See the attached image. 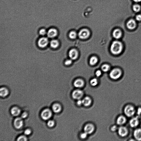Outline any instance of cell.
Wrapping results in <instances>:
<instances>
[{
  "label": "cell",
  "mask_w": 141,
  "mask_h": 141,
  "mask_svg": "<svg viewBox=\"0 0 141 141\" xmlns=\"http://www.w3.org/2000/svg\"><path fill=\"white\" fill-rule=\"evenodd\" d=\"M124 48V45L121 41L115 40L111 45L110 51L113 55H118L122 53Z\"/></svg>",
  "instance_id": "6da1fadb"
},
{
  "label": "cell",
  "mask_w": 141,
  "mask_h": 141,
  "mask_svg": "<svg viewBox=\"0 0 141 141\" xmlns=\"http://www.w3.org/2000/svg\"><path fill=\"white\" fill-rule=\"evenodd\" d=\"M123 74L122 70L119 68H116L113 69L111 71L109 76L113 80H116L122 77Z\"/></svg>",
  "instance_id": "7a4b0ae2"
},
{
  "label": "cell",
  "mask_w": 141,
  "mask_h": 141,
  "mask_svg": "<svg viewBox=\"0 0 141 141\" xmlns=\"http://www.w3.org/2000/svg\"><path fill=\"white\" fill-rule=\"evenodd\" d=\"M124 112L125 115L128 117H132L134 115L135 112V108L133 106L128 105L125 107Z\"/></svg>",
  "instance_id": "3957f363"
},
{
  "label": "cell",
  "mask_w": 141,
  "mask_h": 141,
  "mask_svg": "<svg viewBox=\"0 0 141 141\" xmlns=\"http://www.w3.org/2000/svg\"><path fill=\"white\" fill-rule=\"evenodd\" d=\"M49 43V40L47 37H42L40 38L37 42L38 46L42 48L46 47Z\"/></svg>",
  "instance_id": "277c9868"
},
{
  "label": "cell",
  "mask_w": 141,
  "mask_h": 141,
  "mask_svg": "<svg viewBox=\"0 0 141 141\" xmlns=\"http://www.w3.org/2000/svg\"><path fill=\"white\" fill-rule=\"evenodd\" d=\"M52 113L51 110L48 109H46L43 110L41 114L42 119L45 120H48L52 116Z\"/></svg>",
  "instance_id": "5b68a950"
},
{
  "label": "cell",
  "mask_w": 141,
  "mask_h": 141,
  "mask_svg": "<svg viewBox=\"0 0 141 141\" xmlns=\"http://www.w3.org/2000/svg\"><path fill=\"white\" fill-rule=\"evenodd\" d=\"M127 28L130 31H133L137 28V24L135 20L131 19L128 21L126 24Z\"/></svg>",
  "instance_id": "8992f818"
},
{
  "label": "cell",
  "mask_w": 141,
  "mask_h": 141,
  "mask_svg": "<svg viewBox=\"0 0 141 141\" xmlns=\"http://www.w3.org/2000/svg\"><path fill=\"white\" fill-rule=\"evenodd\" d=\"M123 32L121 29L119 28L114 30L112 33V36L116 39H121L123 36Z\"/></svg>",
  "instance_id": "52a82bcc"
},
{
  "label": "cell",
  "mask_w": 141,
  "mask_h": 141,
  "mask_svg": "<svg viewBox=\"0 0 141 141\" xmlns=\"http://www.w3.org/2000/svg\"><path fill=\"white\" fill-rule=\"evenodd\" d=\"M90 35V33L89 30L84 29L81 30L79 32L78 36L80 39H84L89 37Z\"/></svg>",
  "instance_id": "ba28073f"
},
{
  "label": "cell",
  "mask_w": 141,
  "mask_h": 141,
  "mask_svg": "<svg viewBox=\"0 0 141 141\" xmlns=\"http://www.w3.org/2000/svg\"><path fill=\"white\" fill-rule=\"evenodd\" d=\"M83 95L82 91L79 90H76L74 91L72 93V96L75 100H80L81 99Z\"/></svg>",
  "instance_id": "9c48e42d"
},
{
  "label": "cell",
  "mask_w": 141,
  "mask_h": 141,
  "mask_svg": "<svg viewBox=\"0 0 141 141\" xmlns=\"http://www.w3.org/2000/svg\"><path fill=\"white\" fill-rule=\"evenodd\" d=\"M118 133L120 136L124 137L127 136L128 133L127 128L125 127H120L118 129Z\"/></svg>",
  "instance_id": "30bf717a"
},
{
  "label": "cell",
  "mask_w": 141,
  "mask_h": 141,
  "mask_svg": "<svg viewBox=\"0 0 141 141\" xmlns=\"http://www.w3.org/2000/svg\"><path fill=\"white\" fill-rule=\"evenodd\" d=\"M14 124L15 127L17 129H19L23 125V121L21 118H17L14 120Z\"/></svg>",
  "instance_id": "8fae6325"
},
{
  "label": "cell",
  "mask_w": 141,
  "mask_h": 141,
  "mask_svg": "<svg viewBox=\"0 0 141 141\" xmlns=\"http://www.w3.org/2000/svg\"><path fill=\"white\" fill-rule=\"evenodd\" d=\"M58 34L57 30L55 28L50 29L47 32V35L49 38H53L56 37Z\"/></svg>",
  "instance_id": "7c38bea8"
},
{
  "label": "cell",
  "mask_w": 141,
  "mask_h": 141,
  "mask_svg": "<svg viewBox=\"0 0 141 141\" xmlns=\"http://www.w3.org/2000/svg\"><path fill=\"white\" fill-rule=\"evenodd\" d=\"M130 125L131 127L135 128L138 126L139 124V120L138 117H133L130 121Z\"/></svg>",
  "instance_id": "4fadbf2b"
},
{
  "label": "cell",
  "mask_w": 141,
  "mask_h": 141,
  "mask_svg": "<svg viewBox=\"0 0 141 141\" xmlns=\"http://www.w3.org/2000/svg\"><path fill=\"white\" fill-rule=\"evenodd\" d=\"M94 130V126L91 124H88L85 126L84 128V132L88 134H91Z\"/></svg>",
  "instance_id": "5bb4252c"
},
{
  "label": "cell",
  "mask_w": 141,
  "mask_h": 141,
  "mask_svg": "<svg viewBox=\"0 0 141 141\" xmlns=\"http://www.w3.org/2000/svg\"><path fill=\"white\" fill-rule=\"evenodd\" d=\"M70 57L71 59L74 60L76 59L78 56V53L76 50L73 49L70 50L69 53Z\"/></svg>",
  "instance_id": "9a60e30c"
},
{
  "label": "cell",
  "mask_w": 141,
  "mask_h": 141,
  "mask_svg": "<svg viewBox=\"0 0 141 141\" xmlns=\"http://www.w3.org/2000/svg\"><path fill=\"white\" fill-rule=\"evenodd\" d=\"M135 139L138 141H141V129L138 128L136 129L133 133Z\"/></svg>",
  "instance_id": "2e32d148"
},
{
  "label": "cell",
  "mask_w": 141,
  "mask_h": 141,
  "mask_svg": "<svg viewBox=\"0 0 141 141\" xmlns=\"http://www.w3.org/2000/svg\"><path fill=\"white\" fill-rule=\"evenodd\" d=\"M126 121L127 119L125 117L121 115L118 118L117 123L118 125H121L124 124Z\"/></svg>",
  "instance_id": "e0dca14e"
},
{
  "label": "cell",
  "mask_w": 141,
  "mask_h": 141,
  "mask_svg": "<svg viewBox=\"0 0 141 141\" xmlns=\"http://www.w3.org/2000/svg\"><path fill=\"white\" fill-rule=\"evenodd\" d=\"M21 111L19 108L14 107L12 108L11 110V113L12 115L14 116H18L21 113Z\"/></svg>",
  "instance_id": "ac0fdd59"
},
{
  "label": "cell",
  "mask_w": 141,
  "mask_h": 141,
  "mask_svg": "<svg viewBox=\"0 0 141 141\" xmlns=\"http://www.w3.org/2000/svg\"><path fill=\"white\" fill-rule=\"evenodd\" d=\"M84 84V82L83 80L80 79H77L75 80L74 83L75 87L79 88L82 87Z\"/></svg>",
  "instance_id": "d6986e66"
},
{
  "label": "cell",
  "mask_w": 141,
  "mask_h": 141,
  "mask_svg": "<svg viewBox=\"0 0 141 141\" xmlns=\"http://www.w3.org/2000/svg\"><path fill=\"white\" fill-rule=\"evenodd\" d=\"M52 109L54 112L58 113L60 112L62 109L61 105L58 104H55L53 105Z\"/></svg>",
  "instance_id": "ffe728a7"
},
{
  "label": "cell",
  "mask_w": 141,
  "mask_h": 141,
  "mask_svg": "<svg viewBox=\"0 0 141 141\" xmlns=\"http://www.w3.org/2000/svg\"><path fill=\"white\" fill-rule=\"evenodd\" d=\"M59 42L57 40L53 39L50 42V46L53 49H56L59 46Z\"/></svg>",
  "instance_id": "44dd1931"
},
{
  "label": "cell",
  "mask_w": 141,
  "mask_h": 141,
  "mask_svg": "<svg viewBox=\"0 0 141 141\" xmlns=\"http://www.w3.org/2000/svg\"><path fill=\"white\" fill-rule=\"evenodd\" d=\"M9 94L8 90L5 87L1 88L0 89V95L1 97H4L7 96Z\"/></svg>",
  "instance_id": "7402d4cb"
},
{
  "label": "cell",
  "mask_w": 141,
  "mask_h": 141,
  "mask_svg": "<svg viewBox=\"0 0 141 141\" xmlns=\"http://www.w3.org/2000/svg\"><path fill=\"white\" fill-rule=\"evenodd\" d=\"M82 100V104L85 106H89L91 104V100L89 97H86L84 98Z\"/></svg>",
  "instance_id": "603a6c76"
},
{
  "label": "cell",
  "mask_w": 141,
  "mask_h": 141,
  "mask_svg": "<svg viewBox=\"0 0 141 141\" xmlns=\"http://www.w3.org/2000/svg\"><path fill=\"white\" fill-rule=\"evenodd\" d=\"M98 60V59L96 57H92L90 59V64L91 65H94L97 64Z\"/></svg>",
  "instance_id": "cb8c5ba5"
},
{
  "label": "cell",
  "mask_w": 141,
  "mask_h": 141,
  "mask_svg": "<svg viewBox=\"0 0 141 141\" xmlns=\"http://www.w3.org/2000/svg\"><path fill=\"white\" fill-rule=\"evenodd\" d=\"M141 7L140 5L137 4H135L133 6V10L136 12H139L141 10Z\"/></svg>",
  "instance_id": "d4e9b609"
},
{
  "label": "cell",
  "mask_w": 141,
  "mask_h": 141,
  "mask_svg": "<svg viewBox=\"0 0 141 141\" xmlns=\"http://www.w3.org/2000/svg\"><path fill=\"white\" fill-rule=\"evenodd\" d=\"M110 69L109 65L105 64L103 65L102 67V69L103 71L106 72L108 71Z\"/></svg>",
  "instance_id": "484cf974"
},
{
  "label": "cell",
  "mask_w": 141,
  "mask_h": 141,
  "mask_svg": "<svg viewBox=\"0 0 141 141\" xmlns=\"http://www.w3.org/2000/svg\"><path fill=\"white\" fill-rule=\"evenodd\" d=\"M69 36L70 38L73 39L76 38L77 36L76 33L74 31H72L70 33Z\"/></svg>",
  "instance_id": "4316f807"
},
{
  "label": "cell",
  "mask_w": 141,
  "mask_h": 141,
  "mask_svg": "<svg viewBox=\"0 0 141 141\" xmlns=\"http://www.w3.org/2000/svg\"><path fill=\"white\" fill-rule=\"evenodd\" d=\"M98 81L96 79L94 78L91 80L90 81V84L92 86H96L98 84Z\"/></svg>",
  "instance_id": "83f0119b"
},
{
  "label": "cell",
  "mask_w": 141,
  "mask_h": 141,
  "mask_svg": "<svg viewBox=\"0 0 141 141\" xmlns=\"http://www.w3.org/2000/svg\"><path fill=\"white\" fill-rule=\"evenodd\" d=\"M27 140V137L25 136H20L17 138V141H26Z\"/></svg>",
  "instance_id": "f1b7e54d"
},
{
  "label": "cell",
  "mask_w": 141,
  "mask_h": 141,
  "mask_svg": "<svg viewBox=\"0 0 141 141\" xmlns=\"http://www.w3.org/2000/svg\"><path fill=\"white\" fill-rule=\"evenodd\" d=\"M47 32L46 29H42L39 30V33L40 35L42 36H44L47 34Z\"/></svg>",
  "instance_id": "f546056e"
},
{
  "label": "cell",
  "mask_w": 141,
  "mask_h": 141,
  "mask_svg": "<svg viewBox=\"0 0 141 141\" xmlns=\"http://www.w3.org/2000/svg\"><path fill=\"white\" fill-rule=\"evenodd\" d=\"M54 124V122L53 120H50L47 123L48 126L50 127H53Z\"/></svg>",
  "instance_id": "4dcf8cb0"
},
{
  "label": "cell",
  "mask_w": 141,
  "mask_h": 141,
  "mask_svg": "<svg viewBox=\"0 0 141 141\" xmlns=\"http://www.w3.org/2000/svg\"><path fill=\"white\" fill-rule=\"evenodd\" d=\"M31 130L28 129L25 130L24 134L26 135H29L31 134Z\"/></svg>",
  "instance_id": "1f68e13d"
},
{
  "label": "cell",
  "mask_w": 141,
  "mask_h": 141,
  "mask_svg": "<svg viewBox=\"0 0 141 141\" xmlns=\"http://www.w3.org/2000/svg\"><path fill=\"white\" fill-rule=\"evenodd\" d=\"M88 134L85 132L84 133H82V134L80 135V137L82 139H85L86 138Z\"/></svg>",
  "instance_id": "d6a6232c"
},
{
  "label": "cell",
  "mask_w": 141,
  "mask_h": 141,
  "mask_svg": "<svg viewBox=\"0 0 141 141\" xmlns=\"http://www.w3.org/2000/svg\"><path fill=\"white\" fill-rule=\"evenodd\" d=\"M72 61L71 60H66L65 62V64L66 65H69L71 64L72 63Z\"/></svg>",
  "instance_id": "836d02e7"
},
{
  "label": "cell",
  "mask_w": 141,
  "mask_h": 141,
  "mask_svg": "<svg viewBox=\"0 0 141 141\" xmlns=\"http://www.w3.org/2000/svg\"><path fill=\"white\" fill-rule=\"evenodd\" d=\"M136 20L138 21H141V15L138 14L136 17Z\"/></svg>",
  "instance_id": "e575fe53"
},
{
  "label": "cell",
  "mask_w": 141,
  "mask_h": 141,
  "mask_svg": "<svg viewBox=\"0 0 141 141\" xmlns=\"http://www.w3.org/2000/svg\"><path fill=\"white\" fill-rule=\"evenodd\" d=\"M28 115L27 113L26 112H24L22 113L21 115L22 118L24 119L27 117Z\"/></svg>",
  "instance_id": "d590c367"
},
{
  "label": "cell",
  "mask_w": 141,
  "mask_h": 141,
  "mask_svg": "<svg viewBox=\"0 0 141 141\" xmlns=\"http://www.w3.org/2000/svg\"><path fill=\"white\" fill-rule=\"evenodd\" d=\"M102 74V72L101 71H100V70H98L96 72V76L97 77H99Z\"/></svg>",
  "instance_id": "8d00e7d4"
},
{
  "label": "cell",
  "mask_w": 141,
  "mask_h": 141,
  "mask_svg": "<svg viewBox=\"0 0 141 141\" xmlns=\"http://www.w3.org/2000/svg\"><path fill=\"white\" fill-rule=\"evenodd\" d=\"M117 129V127L116 126H114L111 128V130L112 131H115Z\"/></svg>",
  "instance_id": "74e56055"
},
{
  "label": "cell",
  "mask_w": 141,
  "mask_h": 141,
  "mask_svg": "<svg viewBox=\"0 0 141 141\" xmlns=\"http://www.w3.org/2000/svg\"><path fill=\"white\" fill-rule=\"evenodd\" d=\"M77 104L78 105L80 106L82 104V100H79L77 102Z\"/></svg>",
  "instance_id": "f35d334b"
},
{
  "label": "cell",
  "mask_w": 141,
  "mask_h": 141,
  "mask_svg": "<svg viewBox=\"0 0 141 141\" xmlns=\"http://www.w3.org/2000/svg\"><path fill=\"white\" fill-rule=\"evenodd\" d=\"M137 113L139 115H140L141 114V108H139L138 109Z\"/></svg>",
  "instance_id": "ab89813d"
},
{
  "label": "cell",
  "mask_w": 141,
  "mask_h": 141,
  "mask_svg": "<svg viewBox=\"0 0 141 141\" xmlns=\"http://www.w3.org/2000/svg\"><path fill=\"white\" fill-rule=\"evenodd\" d=\"M135 2H141V0H133Z\"/></svg>",
  "instance_id": "60d3db41"
}]
</instances>
